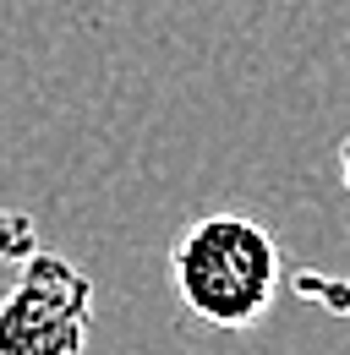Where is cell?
I'll return each mask as SVG.
<instances>
[{
  "label": "cell",
  "mask_w": 350,
  "mask_h": 355,
  "mask_svg": "<svg viewBox=\"0 0 350 355\" xmlns=\"http://www.w3.org/2000/svg\"><path fill=\"white\" fill-rule=\"evenodd\" d=\"M33 246H39V230H33V219H28V214L0 208V263H22Z\"/></svg>",
  "instance_id": "cell-4"
},
{
  "label": "cell",
  "mask_w": 350,
  "mask_h": 355,
  "mask_svg": "<svg viewBox=\"0 0 350 355\" xmlns=\"http://www.w3.org/2000/svg\"><path fill=\"white\" fill-rule=\"evenodd\" d=\"M285 284L274 230L247 214H203L170 241V290L192 322L219 334L258 328Z\"/></svg>",
  "instance_id": "cell-1"
},
{
  "label": "cell",
  "mask_w": 350,
  "mask_h": 355,
  "mask_svg": "<svg viewBox=\"0 0 350 355\" xmlns=\"http://www.w3.org/2000/svg\"><path fill=\"white\" fill-rule=\"evenodd\" d=\"M93 273L33 246L0 295V355H83L93 334Z\"/></svg>",
  "instance_id": "cell-2"
},
{
  "label": "cell",
  "mask_w": 350,
  "mask_h": 355,
  "mask_svg": "<svg viewBox=\"0 0 350 355\" xmlns=\"http://www.w3.org/2000/svg\"><path fill=\"white\" fill-rule=\"evenodd\" d=\"M290 290H296V301L328 311V317H350V279H345V273H317V268H301V273L290 279Z\"/></svg>",
  "instance_id": "cell-3"
},
{
  "label": "cell",
  "mask_w": 350,
  "mask_h": 355,
  "mask_svg": "<svg viewBox=\"0 0 350 355\" xmlns=\"http://www.w3.org/2000/svg\"><path fill=\"white\" fill-rule=\"evenodd\" d=\"M340 180H345V191H350V137L340 142Z\"/></svg>",
  "instance_id": "cell-5"
}]
</instances>
